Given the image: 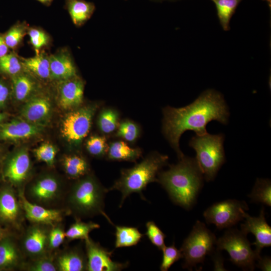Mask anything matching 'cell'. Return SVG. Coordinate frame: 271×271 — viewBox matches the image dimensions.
Returning a JSON list of instances; mask_svg holds the SVG:
<instances>
[{"label":"cell","instance_id":"obj_1","mask_svg":"<svg viewBox=\"0 0 271 271\" xmlns=\"http://www.w3.org/2000/svg\"><path fill=\"white\" fill-rule=\"evenodd\" d=\"M163 132L178 158L184 155L180 149L179 140L186 130L196 135L206 133V125L212 120L226 124L229 116L223 95L212 89L203 91L192 103L181 108L163 109Z\"/></svg>","mask_w":271,"mask_h":271},{"label":"cell","instance_id":"obj_2","mask_svg":"<svg viewBox=\"0 0 271 271\" xmlns=\"http://www.w3.org/2000/svg\"><path fill=\"white\" fill-rule=\"evenodd\" d=\"M168 170L159 172L158 182L176 205L189 210L195 204L204 177L195 158L184 156Z\"/></svg>","mask_w":271,"mask_h":271},{"label":"cell","instance_id":"obj_3","mask_svg":"<svg viewBox=\"0 0 271 271\" xmlns=\"http://www.w3.org/2000/svg\"><path fill=\"white\" fill-rule=\"evenodd\" d=\"M108 191L93 176L87 174L77 179L67 190L63 208L75 219L101 214L113 224L104 210V198Z\"/></svg>","mask_w":271,"mask_h":271},{"label":"cell","instance_id":"obj_4","mask_svg":"<svg viewBox=\"0 0 271 271\" xmlns=\"http://www.w3.org/2000/svg\"><path fill=\"white\" fill-rule=\"evenodd\" d=\"M167 155L158 153L148 156L140 163L129 169H122L120 178L117 180L108 191L116 190L121 193L119 205L121 207L126 197L137 193L145 199L143 191L151 183L157 182V175L168 162Z\"/></svg>","mask_w":271,"mask_h":271},{"label":"cell","instance_id":"obj_5","mask_svg":"<svg viewBox=\"0 0 271 271\" xmlns=\"http://www.w3.org/2000/svg\"><path fill=\"white\" fill-rule=\"evenodd\" d=\"M224 136L208 133L193 137L189 146L196 152V159L207 182L213 181L219 170L225 162L223 148Z\"/></svg>","mask_w":271,"mask_h":271},{"label":"cell","instance_id":"obj_6","mask_svg":"<svg viewBox=\"0 0 271 271\" xmlns=\"http://www.w3.org/2000/svg\"><path fill=\"white\" fill-rule=\"evenodd\" d=\"M216 240L205 224L197 220L180 248L184 258L183 267L191 270L198 264L203 263L206 256L214 251Z\"/></svg>","mask_w":271,"mask_h":271},{"label":"cell","instance_id":"obj_7","mask_svg":"<svg viewBox=\"0 0 271 271\" xmlns=\"http://www.w3.org/2000/svg\"><path fill=\"white\" fill-rule=\"evenodd\" d=\"M246 235L241 230L229 228L216 240V245L217 250L228 252L233 263L243 270H253L260 255L252 249Z\"/></svg>","mask_w":271,"mask_h":271},{"label":"cell","instance_id":"obj_8","mask_svg":"<svg viewBox=\"0 0 271 271\" xmlns=\"http://www.w3.org/2000/svg\"><path fill=\"white\" fill-rule=\"evenodd\" d=\"M67 191L59 178L46 174L26 186L24 194L31 203L46 208H58V205L64 202Z\"/></svg>","mask_w":271,"mask_h":271},{"label":"cell","instance_id":"obj_9","mask_svg":"<svg viewBox=\"0 0 271 271\" xmlns=\"http://www.w3.org/2000/svg\"><path fill=\"white\" fill-rule=\"evenodd\" d=\"M32 163L26 149L7 154L0 168V180L12 185L18 192H24L32 172Z\"/></svg>","mask_w":271,"mask_h":271},{"label":"cell","instance_id":"obj_10","mask_svg":"<svg viewBox=\"0 0 271 271\" xmlns=\"http://www.w3.org/2000/svg\"><path fill=\"white\" fill-rule=\"evenodd\" d=\"M26 219L18 191L0 180V225L17 233L22 230Z\"/></svg>","mask_w":271,"mask_h":271},{"label":"cell","instance_id":"obj_11","mask_svg":"<svg viewBox=\"0 0 271 271\" xmlns=\"http://www.w3.org/2000/svg\"><path fill=\"white\" fill-rule=\"evenodd\" d=\"M95 105L84 106L68 113L63 118L60 127L62 137L70 144L78 146L90 129Z\"/></svg>","mask_w":271,"mask_h":271},{"label":"cell","instance_id":"obj_12","mask_svg":"<svg viewBox=\"0 0 271 271\" xmlns=\"http://www.w3.org/2000/svg\"><path fill=\"white\" fill-rule=\"evenodd\" d=\"M247 204L242 201L228 199L216 202L203 213L207 224H213L218 229L230 228L244 219Z\"/></svg>","mask_w":271,"mask_h":271},{"label":"cell","instance_id":"obj_13","mask_svg":"<svg viewBox=\"0 0 271 271\" xmlns=\"http://www.w3.org/2000/svg\"><path fill=\"white\" fill-rule=\"evenodd\" d=\"M30 223L18 235L21 248L27 259L51 253L49 250V234L52 225Z\"/></svg>","mask_w":271,"mask_h":271},{"label":"cell","instance_id":"obj_14","mask_svg":"<svg viewBox=\"0 0 271 271\" xmlns=\"http://www.w3.org/2000/svg\"><path fill=\"white\" fill-rule=\"evenodd\" d=\"M84 242L87 271H120L127 267L128 262L122 263L112 260V252L90 237L84 240Z\"/></svg>","mask_w":271,"mask_h":271},{"label":"cell","instance_id":"obj_15","mask_svg":"<svg viewBox=\"0 0 271 271\" xmlns=\"http://www.w3.org/2000/svg\"><path fill=\"white\" fill-rule=\"evenodd\" d=\"M26 260L18 233L11 232L0 239V271L22 270Z\"/></svg>","mask_w":271,"mask_h":271},{"label":"cell","instance_id":"obj_16","mask_svg":"<svg viewBox=\"0 0 271 271\" xmlns=\"http://www.w3.org/2000/svg\"><path fill=\"white\" fill-rule=\"evenodd\" d=\"M26 219L30 223H42L53 225L61 222L66 215V210L62 208H49L29 201L24 192H18Z\"/></svg>","mask_w":271,"mask_h":271},{"label":"cell","instance_id":"obj_17","mask_svg":"<svg viewBox=\"0 0 271 271\" xmlns=\"http://www.w3.org/2000/svg\"><path fill=\"white\" fill-rule=\"evenodd\" d=\"M245 222L240 225L241 231L245 234L252 233L255 238L252 244L255 246V252L260 255L262 249L271 245V227L266 222L264 207L258 217H252L245 212Z\"/></svg>","mask_w":271,"mask_h":271},{"label":"cell","instance_id":"obj_18","mask_svg":"<svg viewBox=\"0 0 271 271\" xmlns=\"http://www.w3.org/2000/svg\"><path fill=\"white\" fill-rule=\"evenodd\" d=\"M44 125L34 124L22 118L7 120L0 124V141L15 142L39 134Z\"/></svg>","mask_w":271,"mask_h":271},{"label":"cell","instance_id":"obj_19","mask_svg":"<svg viewBox=\"0 0 271 271\" xmlns=\"http://www.w3.org/2000/svg\"><path fill=\"white\" fill-rule=\"evenodd\" d=\"M49 60L50 80L59 83L78 76L74 61L67 48L50 54Z\"/></svg>","mask_w":271,"mask_h":271},{"label":"cell","instance_id":"obj_20","mask_svg":"<svg viewBox=\"0 0 271 271\" xmlns=\"http://www.w3.org/2000/svg\"><path fill=\"white\" fill-rule=\"evenodd\" d=\"M52 105L49 98L38 93L26 101L21 110V118L31 123L43 125L50 117Z\"/></svg>","mask_w":271,"mask_h":271},{"label":"cell","instance_id":"obj_21","mask_svg":"<svg viewBox=\"0 0 271 271\" xmlns=\"http://www.w3.org/2000/svg\"><path fill=\"white\" fill-rule=\"evenodd\" d=\"M58 83V100L62 108L70 109L79 106L82 103L84 83L78 76Z\"/></svg>","mask_w":271,"mask_h":271},{"label":"cell","instance_id":"obj_22","mask_svg":"<svg viewBox=\"0 0 271 271\" xmlns=\"http://www.w3.org/2000/svg\"><path fill=\"white\" fill-rule=\"evenodd\" d=\"M57 271L87 270L86 253L79 246L66 248L54 252Z\"/></svg>","mask_w":271,"mask_h":271},{"label":"cell","instance_id":"obj_23","mask_svg":"<svg viewBox=\"0 0 271 271\" xmlns=\"http://www.w3.org/2000/svg\"><path fill=\"white\" fill-rule=\"evenodd\" d=\"M36 79L25 70L10 78L12 100L26 101L39 93L40 87Z\"/></svg>","mask_w":271,"mask_h":271},{"label":"cell","instance_id":"obj_24","mask_svg":"<svg viewBox=\"0 0 271 271\" xmlns=\"http://www.w3.org/2000/svg\"><path fill=\"white\" fill-rule=\"evenodd\" d=\"M21 59L25 71L37 79L50 80L49 55L44 50L33 57Z\"/></svg>","mask_w":271,"mask_h":271},{"label":"cell","instance_id":"obj_25","mask_svg":"<svg viewBox=\"0 0 271 271\" xmlns=\"http://www.w3.org/2000/svg\"><path fill=\"white\" fill-rule=\"evenodd\" d=\"M64 8L74 25L80 27L91 18L96 8L93 3L85 0H65Z\"/></svg>","mask_w":271,"mask_h":271},{"label":"cell","instance_id":"obj_26","mask_svg":"<svg viewBox=\"0 0 271 271\" xmlns=\"http://www.w3.org/2000/svg\"><path fill=\"white\" fill-rule=\"evenodd\" d=\"M62 165L66 175L73 179H79L88 174L89 165L82 157L71 155L65 156Z\"/></svg>","mask_w":271,"mask_h":271},{"label":"cell","instance_id":"obj_27","mask_svg":"<svg viewBox=\"0 0 271 271\" xmlns=\"http://www.w3.org/2000/svg\"><path fill=\"white\" fill-rule=\"evenodd\" d=\"M140 149L130 147L122 141L110 144L108 149V158L113 161H135L141 156Z\"/></svg>","mask_w":271,"mask_h":271},{"label":"cell","instance_id":"obj_28","mask_svg":"<svg viewBox=\"0 0 271 271\" xmlns=\"http://www.w3.org/2000/svg\"><path fill=\"white\" fill-rule=\"evenodd\" d=\"M112 225L115 228V248L136 245L144 236L136 227Z\"/></svg>","mask_w":271,"mask_h":271},{"label":"cell","instance_id":"obj_29","mask_svg":"<svg viewBox=\"0 0 271 271\" xmlns=\"http://www.w3.org/2000/svg\"><path fill=\"white\" fill-rule=\"evenodd\" d=\"M29 27L27 22L18 21L3 33L5 43L11 51L16 52L22 46Z\"/></svg>","mask_w":271,"mask_h":271},{"label":"cell","instance_id":"obj_30","mask_svg":"<svg viewBox=\"0 0 271 271\" xmlns=\"http://www.w3.org/2000/svg\"><path fill=\"white\" fill-rule=\"evenodd\" d=\"M24 70L21 56L11 51L0 58V76L10 79Z\"/></svg>","mask_w":271,"mask_h":271},{"label":"cell","instance_id":"obj_31","mask_svg":"<svg viewBox=\"0 0 271 271\" xmlns=\"http://www.w3.org/2000/svg\"><path fill=\"white\" fill-rule=\"evenodd\" d=\"M216 7L217 16L223 30H230V22L236 9L242 0H210Z\"/></svg>","mask_w":271,"mask_h":271},{"label":"cell","instance_id":"obj_32","mask_svg":"<svg viewBox=\"0 0 271 271\" xmlns=\"http://www.w3.org/2000/svg\"><path fill=\"white\" fill-rule=\"evenodd\" d=\"M100 227L99 224L89 221L84 222L80 219H76L65 231V237L68 241L76 239L85 240L92 230Z\"/></svg>","mask_w":271,"mask_h":271},{"label":"cell","instance_id":"obj_33","mask_svg":"<svg viewBox=\"0 0 271 271\" xmlns=\"http://www.w3.org/2000/svg\"><path fill=\"white\" fill-rule=\"evenodd\" d=\"M248 197L253 202L271 206V182L268 179L257 178Z\"/></svg>","mask_w":271,"mask_h":271},{"label":"cell","instance_id":"obj_34","mask_svg":"<svg viewBox=\"0 0 271 271\" xmlns=\"http://www.w3.org/2000/svg\"><path fill=\"white\" fill-rule=\"evenodd\" d=\"M22 270L27 271H57L54 260V253L31 259H27Z\"/></svg>","mask_w":271,"mask_h":271},{"label":"cell","instance_id":"obj_35","mask_svg":"<svg viewBox=\"0 0 271 271\" xmlns=\"http://www.w3.org/2000/svg\"><path fill=\"white\" fill-rule=\"evenodd\" d=\"M27 35L29 38V43L36 54L49 47L51 43L50 35L45 30L37 27H29Z\"/></svg>","mask_w":271,"mask_h":271},{"label":"cell","instance_id":"obj_36","mask_svg":"<svg viewBox=\"0 0 271 271\" xmlns=\"http://www.w3.org/2000/svg\"><path fill=\"white\" fill-rule=\"evenodd\" d=\"M98 126L103 133L108 134L113 132L118 126V113L111 108L103 109L98 118Z\"/></svg>","mask_w":271,"mask_h":271},{"label":"cell","instance_id":"obj_37","mask_svg":"<svg viewBox=\"0 0 271 271\" xmlns=\"http://www.w3.org/2000/svg\"><path fill=\"white\" fill-rule=\"evenodd\" d=\"M65 239V230L62 222L52 225L49 234V251H57Z\"/></svg>","mask_w":271,"mask_h":271},{"label":"cell","instance_id":"obj_38","mask_svg":"<svg viewBox=\"0 0 271 271\" xmlns=\"http://www.w3.org/2000/svg\"><path fill=\"white\" fill-rule=\"evenodd\" d=\"M57 153V149L53 145L47 143L42 144L34 151L36 159L50 167L55 164Z\"/></svg>","mask_w":271,"mask_h":271},{"label":"cell","instance_id":"obj_39","mask_svg":"<svg viewBox=\"0 0 271 271\" xmlns=\"http://www.w3.org/2000/svg\"><path fill=\"white\" fill-rule=\"evenodd\" d=\"M163 258L160 269L161 271H167L176 261L183 258L182 252L173 243L169 246L166 245L162 249Z\"/></svg>","mask_w":271,"mask_h":271},{"label":"cell","instance_id":"obj_40","mask_svg":"<svg viewBox=\"0 0 271 271\" xmlns=\"http://www.w3.org/2000/svg\"><path fill=\"white\" fill-rule=\"evenodd\" d=\"M147 231L145 233L151 242L159 250L165 246L166 235L153 221H148L146 224Z\"/></svg>","mask_w":271,"mask_h":271},{"label":"cell","instance_id":"obj_41","mask_svg":"<svg viewBox=\"0 0 271 271\" xmlns=\"http://www.w3.org/2000/svg\"><path fill=\"white\" fill-rule=\"evenodd\" d=\"M117 127L116 136L128 142H134L139 137L140 131L139 127L131 121L128 120L122 121Z\"/></svg>","mask_w":271,"mask_h":271},{"label":"cell","instance_id":"obj_42","mask_svg":"<svg viewBox=\"0 0 271 271\" xmlns=\"http://www.w3.org/2000/svg\"><path fill=\"white\" fill-rule=\"evenodd\" d=\"M86 146L90 155L95 157H102L106 152V139L102 136H92L87 141Z\"/></svg>","mask_w":271,"mask_h":271},{"label":"cell","instance_id":"obj_43","mask_svg":"<svg viewBox=\"0 0 271 271\" xmlns=\"http://www.w3.org/2000/svg\"><path fill=\"white\" fill-rule=\"evenodd\" d=\"M11 98L10 79L0 76V110L6 108Z\"/></svg>","mask_w":271,"mask_h":271},{"label":"cell","instance_id":"obj_44","mask_svg":"<svg viewBox=\"0 0 271 271\" xmlns=\"http://www.w3.org/2000/svg\"><path fill=\"white\" fill-rule=\"evenodd\" d=\"M212 256V260L214 263V270H226L224 267V259L219 252V250H217L216 252H214Z\"/></svg>","mask_w":271,"mask_h":271},{"label":"cell","instance_id":"obj_45","mask_svg":"<svg viewBox=\"0 0 271 271\" xmlns=\"http://www.w3.org/2000/svg\"><path fill=\"white\" fill-rule=\"evenodd\" d=\"M257 263L255 264V266L263 271H270L271 259L269 256H264L260 257L257 260Z\"/></svg>","mask_w":271,"mask_h":271},{"label":"cell","instance_id":"obj_46","mask_svg":"<svg viewBox=\"0 0 271 271\" xmlns=\"http://www.w3.org/2000/svg\"><path fill=\"white\" fill-rule=\"evenodd\" d=\"M11 50L5 43L3 33H0V58L9 53Z\"/></svg>","mask_w":271,"mask_h":271},{"label":"cell","instance_id":"obj_47","mask_svg":"<svg viewBox=\"0 0 271 271\" xmlns=\"http://www.w3.org/2000/svg\"><path fill=\"white\" fill-rule=\"evenodd\" d=\"M11 232H13L11 230L6 228H5L0 225V239H2L3 237L6 236V235Z\"/></svg>","mask_w":271,"mask_h":271},{"label":"cell","instance_id":"obj_48","mask_svg":"<svg viewBox=\"0 0 271 271\" xmlns=\"http://www.w3.org/2000/svg\"><path fill=\"white\" fill-rule=\"evenodd\" d=\"M9 115L7 112L0 111V124L7 121Z\"/></svg>","mask_w":271,"mask_h":271},{"label":"cell","instance_id":"obj_49","mask_svg":"<svg viewBox=\"0 0 271 271\" xmlns=\"http://www.w3.org/2000/svg\"><path fill=\"white\" fill-rule=\"evenodd\" d=\"M5 151L3 148L0 146V168L3 162V161L7 154L5 153Z\"/></svg>","mask_w":271,"mask_h":271},{"label":"cell","instance_id":"obj_50","mask_svg":"<svg viewBox=\"0 0 271 271\" xmlns=\"http://www.w3.org/2000/svg\"><path fill=\"white\" fill-rule=\"evenodd\" d=\"M36 1H38L39 2L41 3V4H42L43 5L47 7L50 6L53 1V0H36Z\"/></svg>","mask_w":271,"mask_h":271},{"label":"cell","instance_id":"obj_51","mask_svg":"<svg viewBox=\"0 0 271 271\" xmlns=\"http://www.w3.org/2000/svg\"><path fill=\"white\" fill-rule=\"evenodd\" d=\"M262 1L266 2L267 3L268 6L270 8V6H271V0H262Z\"/></svg>","mask_w":271,"mask_h":271},{"label":"cell","instance_id":"obj_52","mask_svg":"<svg viewBox=\"0 0 271 271\" xmlns=\"http://www.w3.org/2000/svg\"><path fill=\"white\" fill-rule=\"evenodd\" d=\"M156 1H160V2H163V1H178V0H156Z\"/></svg>","mask_w":271,"mask_h":271}]
</instances>
